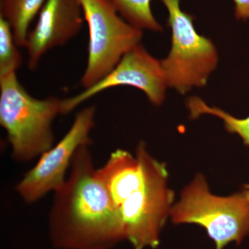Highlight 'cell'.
<instances>
[{
    "label": "cell",
    "instance_id": "obj_3",
    "mask_svg": "<svg viewBox=\"0 0 249 249\" xmlns=\"http://www.w3.org/2000/svg\"><path fill=\"white\" fill-rule=\"evenodd\" d=\"M136 155L142 165V181L119 207L124 237L134 249H157L174 205L175 193L168 186L166 165L149 153L143 142L137 145Z\"/></svg>",
    "mask_w": 249,
    "mask_h": 249
},
{
    "label": "cell",
    "instance_id": "obj_1",
    "mask_svg": "<svg viewBox=\"0 0 249 249\" xmlns=\"http://www.w3.org/2000/svg\"><path fill=\"white\" fill-rule=\"evenodd\" d=\"M90 145L78 147L65 184L54 193L48 218L58 249H111L125 240L119 210L96 176Z\"/></svg>",
    "mask_w": 249,
    "mask_h": 249
},
{
    "label": "cell",
    "instance_id": "obj_11",
    "mask_svg": "<svg viewBox=\"0 0 249 249\" xmlns=\"http://www.w3.org/2000/svg\"><path fill=\"white\" fill-rule=\"evenodd\" d=\"M47 0H0V17L9 23L15 41L25 48L31 22Z\"/></svg>",
    "mask_w": 249,
    "mask_h": 249
},
{
    "label": "cell",
    "instance_id": "obj_7",
    "mask_svg": "<svg viewBox=\"0 0 249 249\" xmlns=\"http://www.w3.org/2000/svg\"><path fill=\"white\" fill-rule=\"evenodd\" d=\"M96 107L89 106L76 114L61 140L44 153L24 175L16 191L27 204H34L46 195L58 191L66 181V173L78 147L91 144L90 133L95 125Z\"/></svg>",
    "mask_w": 249,
    "mask_h": 249
},
{
    "label": "cell",
    "instance_id": "obj_5",
    "mask_svg": "<svg viewBox=\"0 0 249 249\" xmlns=\"http://www.w3.org/2000/svg\"><path fill=\"white\" fill-rule=\"evenodd\" d=\"M168 12L172 45L161 62L167 84L181 94L206 86L218 62L217 49L209 38L198 34L191 15L180 8L179 0H161Z\"/></svg>",
    "mask_w": 249,
    "mask_h": 249
},
{
    "label": "cell",
    "instance_id": "obj_2",
    "mask_svg": "<svg viewBox=\"0 0 249 249\" xmlns=\"http://www.w3.org/2000/svg\"><path fill=\"white\" fill-rule=\"evenodd\" d=\"M58 115H62V99L34 97L16 73L0 76V124L16 161H31L53 147V122Z\"/></svg>",
    "mask_w": 249,
    "mask_h": 249
},
{
    "label": "cell",
    "instance_id": "obj_14",
    "mask_svg": "<svg viewBox=\"0 0 249 249\" xmlns=\"http://www.w3.org/2000/svg\"><path fill=\"white\" fill-rule=\"evenodd\" d=\"M15 41L9 23L0 17V76L16 73L22 63V57Z\"/></svg>",
    "mask_w": 249,
    "mask_h": 249
},
{
    "label": "cell",
    "instance_id": "obj_8",
    "mask_svg": "<svg viewBox=\"0 0 249 249\" xmlns=\"http://www.w3.org/2000/svg\"><path fill=\"white\" fill-rule=\"evenodd\" d=\"M118 86L140 89L156 106L164 101L168 87L160 60L150 55L139 44L127 52L103 79L72 97L62 99V115L71 112L98 93Z\"/></svg>",
    "mask_w": 249,
    "mask_h": 249
},
{
    "label": "cell",
    "instance_id": "obj_6",
    "mask_svg": "<svg viewBox=\"0 0 249 249\" xmlns=\"http://www.w3.org/2000/svg\"><path fill=\"white\" fill-rule=\"evenodd\" d=\"M89 30L88 56L80 85L85 89L107 75L131 49L142 31L121 17L107 0H79Z\"/></svg>",
    "mask_w": 249,
    "mask_h": 249
},
{
    "label": "cell",
    "instance_id": "obj_13",
    "mask_svg": "<svg viewBox=\"0 0 249 249\" xmlns=\"http://www.w3.org/2000/svg\"><path fill=\"white\" fill-rule=\"evenodd\" d=\"M119 15L133 27L141 30L160 31L161 25L151 9L152 0H107Z\"/></svg>",
    "mask_w": 249,
    "mask_h": 249
},
{
    "label": "cell",
    "instance_id": "obj_9",
    "mask_svg": "<svg viewBox=\"0 0 249 249\" xmlns=\"http://www.w3.org/2000/svg\"><path fill=\"white\" fill-rule=\"evenodd\" d=\"M84 20L79 0H47L28 35L25 48L29 70H36L49 51L75 37Z\"/></svg>",
    "mask_w": 249,
    "mask_h": 249
},
{
    "label": "cell",
    "instance_id": "obj_16",
    "mask_svg": "<svg viewBox=\"0 0 249 249\" xmlns=\"http://www.w3.org/2000/svg\"><path fill=\"white\" fill-rule=\"evenodd\" d=\"M242 192L245 194L246 197H247L249 201V184L244 185Z\"/></svg>",
    "mask_w": 249,
    "mask_h": 249
},
{
    "label": "cell",
    "instance_id": "obj_12",
    "mask_svg": "<svg viewBox=\"0 0 249 249\" xmlns=\"http://www.w3.org/2000/svg\"><path fill=\"white\" fill-rule=\"evenodd\" d=\"M186 105L191 119H196L203 114L219 118L224 122L226 130L229 133L237 134L246 146L249 147V116L245 119H238L220 108L208 106L197 96L188 98Z\"/></svg>",
    "mask_w": 249,
    "mask_h": 249
},
{
    "label": "cell",
    "instance_id": "obj_10",
    "mask_svg": "<svg viewBox=\"0 0 249 249\" xmlns=\"http://www.w3.org/2000/svg\"><path fill=\"white\" fill-rule=\"evenodd\" d=\"M96 173L119 210L139 189L142 181V165L137 155L122 149L113 152L106 164L96 169Z\"/></svg>",
    "mask_w": 249,
    "mask_h": 249
},
{
    "label": "cell",
    "instance_id": "obj_4",
    "mask_svg": "<svg viewBox=\"0 0 249 249\" xmlns=\"http://www.w3.org/2000/svg\"><path fill=\"white\" fill-rule=\"evenodd\" d=\"M170 217L174 224H197L204 228L216 249L240 245L249 235V201L242 191L231 196L213 194L204 175L196 174L174 204Z\"/></svg>",
    "mask_w": 249,
    "mask_h": 249
},
{
    "label": "cell",
    "instance_id": "obj_15",
    "mask_svg": "<svg viewBox=\"0 0 249 249\" xmlns=\"http://www.w3.org/2000/svg\"><path fill=\"white\" fill-rule=\"evenodd\" d=\"M235 4V16L237 19L249 22V0H232Z\"/></svg>",
    "mask_w": 249,
    "mask_h": 249
}]
</instances>
